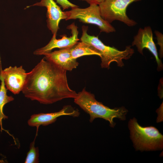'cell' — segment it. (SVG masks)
Wrapping results in <instances>:
<instances>
[{
    "label": "cell",
    "instance_id": "7a4b0ae2",
    "mask_svg": "<svg viewBox=\"0 0 163 163\" xmlns=\"http://www.w3.org/2000/svg\"><path fill=\"white\" fill-rule=\"evenodd\" d=\"M74 102L89 114L91 123L96 118H102L108 121L110 126L114 127L116 125L113 121L114 118L123 121L126 119L128 110L125 107L110 108L97 101L94 95L87 91L85 88L77 93Z\"/></svg>",
    "mask_w": 163,
    "mask_h": 163
},
{
    "label": "cell",
    "instance_id": "9c48e42d",
    "mask_svg": "<svg viewBox=\"0 0 163 163\" xmlns=\"http://www.w3.org/2000/svg\"><path fill=\"white\" fill-rule=\"evenodd\" d=\"M67 28L71 30V36L67 37L66 35H63L60 39H56V36L53 35L49 43L44 46L36 50L34 54L35 55H43L45 53L51 52L54 49H60L71 48L75 45L79 40L78 38V27L74 23L68 25Z\"/></svg>",
    "mask_w": 163,
    "mask_h": 163
},
{
    "label": "cell",
    "instance_id": "ba28073f",
    "mask_svg": "<svg viewBox=\"0 0 163 163\" xmlns=\"http://www.w3.org/2000/svg\"><path fill=\"white\" fill-rule=\"evenodd\" d=\"M79 115L80 112L78 109H75L71 105H67L64 106L58 112L32 114L28 120L27 124L30 126L36 127L38 130L40 126H46L52 124L60 117L69 116L76 117Z\"/></svg>",
    "mask_w": 163,
    "mask_h": 163
},
{
    "label": "cell",
    "instance_id": "7c38bea8",
    "mask_svg": "<svg viewBox=\"0 0 163 163\" xmlns=\"http://www.w3.org/2000/svg\"><path fill=\"white\" fill-rule=\"evenodd\" d=\"M70 48L60 49L43 54L44 58L66 71H71L77 68L79 63L72 58Z\"/></svg>",
    "mask_w": 163,
    "mask_h": 163
},
{
    "label": "cell",
    "instance_id": "ac0fdd59",
    "mask_svg": "<svg viewBox=\"0 0 163 163\" xmlns=\"http://www.w3.org/2000/svg\"><path fill=\"white\" fill-rule=\"evenodd\" d=\"M82 1H85L89 4H95L97 5H99L100 3L103 2L104 0H80Z\"/></svg>",
    "mask_w": 163,
    "mask_h": 163
},
{
    "label": "cell",
    "instance_id": "4fadbf2b",
    "mask_svg": "<svg viewBox=\"0 0 163 163\" xmlns=\"http://www.w3.org/2000/svg\"><path fill=\"white\" fill-rule=\"evenodd\" d=\"M70 52L72 58L77 59L81 56L87 55H97L98 53L85 43L78 42L70 49Z\"/></svg>",
    "mask_w": 163,
    "mask_h": 163
},
{
    "label": "cell",
    "instance_id": "2e32d148",
    "mask_svg": "<svg viewBox=\"0 0 163 163\" xmlns=\"http://www.w3.org/2000/svg\"><path fill=\"white\" fill-rule=\"evenodd\" d=\"M56 2L59 4L62 8L63 10H65L69 8H72L78 7L70 2L68 0H56Z\"/></svg>",
    "mask_w": 163,
    "mask_h": 163
},
{
    "label": "cell",
    "instance_id": "52a82bcc",
    "mask_svg": "<svg viewBox=\"0 0 163 163\" xmlns=\"http://www.w3.org/2000/svg\"><path fill=\"white\" fill-rule=\"evenodd\" d=\"M27 74L22 66H10L2 70L0 65V76L3 78L6 88L14 94L22 91Z\"/></svg>",
    "mask_w": 163,
    "mask_h": 163
},
{
    "label": "cell",
    "instance_id": "e0dca14e",
    "mask_svg": "<svg viewBox=\"0 0 163 163\" xmlns=\"http://www.w3.org/2000/svg\"><path fill=\"white\" fill-rule=\"evenodd\" d=\"M155 33L158 40V44L160 46V54L161 57L163 56V35L158 31H155Z\"/></svg>",
    "mask_w": 163,
    "mask_h": 163
},
{
    "label": "cell",
    "instance_id": "8fae6325",
    "mask_svg": "<svg viewBox=\"0 0 163 163\" xmlns=\"http://www.w3.org/2000/svg\"><path fill=\"white\" fill-rule=\"evenodd\" d=\"M132 46H136L138 51L143 55V50L147 49L153 55L159 68L162 67L161 60L158 58L156 45L153 41L152 29L149 26L139 28L137 34L134 37Z\"/></svg>",
    "mask_w": 163,
    "mask_h": 163
},
{
    "label": "cell",
    "instance_id": "9a60e30c",
    "mask_svg": "<svg viewBox=\"0 0 163 163\" xmlns=\"http://www.w3.org/2000/svg\"><path fill=\"white\" fill-rule=\"evenodd\" d=\"M37 135V132L35 138L30 145L29 150L27 153L24 161L25 163H38L39 162V152L38 147L35 146V140Z\"/></svg>",
    "mask_w": 163,
    "mask_h": 163
},
{
    "label": "cell",
    "instance_id": "5bb4252c",
    "mask_svg": "<svg viewBox=\"0 0 163 163\" xmlns=\"http://www.w3.org/2000/svg\"><path fill=\"white\" fill-rule=\"evenodd\" d=\"M0 80L1 81L0 85V125L2 130L3 129L2 125V120L8 118V117L3 113L4 107L7 103L13 101L14 98L12 96H8L7 94V90L5 86L3 78L0 76Z\"/></svg>",
    "mask_w": 163,
    "mask_h": 163
},
{
    "label": "cell",
    "instance_id": "5b68a950",
    "mask_svg": "<svg viewBox=\"0 0 163 163\" xmlns=\"http://www.w3.org/2000/svg\"><path fill=\"white\" fill-rule=\"evenodd\" d=\"M65 12L67 16L66 21L78 19L82 23L97 26L101 32L109 33L116 31L110 24L102 17L98 5L91 4L89 7L85 8H80L78 7Z\"/></svg>",
    "mask_w": 163,
    "mask_h": 163
},
{
    "label": "cell",
    "instance_id": "30bf717a",
    "mask_svg": "<svg viewBox=\"0 0 163 163\" xmlns=\"http://www.w3.org/2000/svg\"><path fill=\"white\" fill-rule=\"evenodd\" d=\"M35 6L45 7L47 9V26L53 35L56 36L59 29V24L62 20L67 18L65 11H63L53 0H41L33 5L28 6L26 8Z\"/></svg>",
    "mask_w": 163,
    "mask_h": 163
},
{
    "label": "cell",
    "instance_id": "277c9868",
    "mask_svg": "<svg viewBox=\"0 0 163 163\" xmlns=\"http://www.w3.org/2000/svg\"><path fill=\"white\" fill-rule=\"evenodd\" d=\"M130 138L136 150L151 151L161 150L163 147V136L153 126L142 127L135 118L128 123Z\"/></svg>",
    "mask_w": 163,
    "mask_h": 163
},
{
    "label": "cell",
    "instance_id": "8992f818",
    "mask_svg": "<svg viewBox=\"0 0 163 163\" xmlns=\"http://www.w3.org/2000/svg\"><path fill=\"white\" fill-rule=\"evenodd\" d=\"M141 0H104L98 5L102 17L109 23L117 20L132 27L136 25L137 23L127 16V7L132 3Z\"/></svg>",
    "mask_w": 163,
    "mask_h": 163
},
{
    "label": "cell",
    "instance_id": "6da1fadb",
    "mask_svg": "<svg viewBox=\"0 0 163 163\" xmlns=\"http://www.w3.org/2000/svg\"><path fill=\"white\" fill-rule=\"evenodd\" d=\"M22 91L25 97L45 104L77 94L68 85L66 71L44 57L27 73Z\"/></svg>",
    "mask_w": 163,
    "mask_h": 163
},
{
    "label": "cell",
    "instance_id": "3957f363",
    "mask_svg": "<svg viewBox=\"0 0 163 163\" xmlns=\"http://www.w3.org/2000/svg\"><path fill=\"white\" fill-rule=\"evenodd\" d=\"M82 30L81 41L88 44L99 54L102 68H109L110 64L113 62H116L118 66L122 67L124 66L123 60L129 59L134 53V50L130 46H126L124 50L121 51L113 47L105 45L97 36L88 34L87 26H83Z\"/></svg>",
    "mask_w": 163,
    "mask_h": 163
}]
</instances>
